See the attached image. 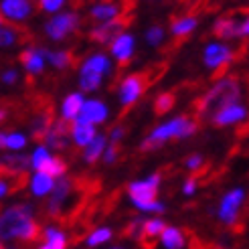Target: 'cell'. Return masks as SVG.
Masks as SVG:
<instances>
[{"label": "cell", "mask_w": 249, "mask_h": 249, "mask_svg": "<svg viewBox=\"0 0 249 249\" xmlns=\"http://www.w3.org/2000/svg\"><path fill=\"white\" fill-rule=\"evenodd\" d=\"M8 195V180H0V198Z\"/></svg>", "instance_id": "cell-44"}, {"label": "cell", "mask_w": 249, "mask_h": 249, "mask_svg": "<svg viewBox=\"0 0 249 249\" xmlns=\"http://www.w3.org/2000/svg\"><path fill=\"white\" fill-rule=\"evenodd\" d=\"M24 144H27V140H24V136L15 132V134H8L6 138V148L8 150H20V148H24Z\"/></svg>", "instance_id": "cell-34"}, {"label": "cell", "mask_w": 249, "mask_h": 249, "mask_svg": "<svg viewBox=\"0 0 249 249\" xmlns=\"http://www.w3.org/2000/svg\"><path fill=\"white\" fill-rule=\"evenodd\" d=\"M164 229H166L164 221H160V219H148V221H144V225H142V231L138 235V241L146 249H152L154 239L158 237V235H162Z\"/></svg>", "instance_id": "cell-16"}, {"label": "cell", "mask_w": 249, "mask_h": 249, "mask_svg": "<svg viewBox=\"0 0 249 249\" xmlns=\"http://www.w3.org/2000/svg\"><path fill=\"white\" fill-rule=\"evenodd\" d=\"M73 136V122L67 120H55L49 134L45 136V148H51V150H67L69 148V140Z\"/></svg>", "instance_id": "cell-11"}, {"label": "cell", "mask_w": 249, "mask_h": 249, "mask_svg": "<svg viewBox=\"0 0 249 249\" xmlns=\"http://www.w3.org/2000/svg\"><path fill=\"white\" fill-rule=\"evenodd\" d=\"M18 59H20L22 67L29 71V75H33V73H41V71H43V65H45L43 49H24Z\"/></svg>", "instance_id": "cell-20"}, {"label": "cell", "mask_w": 249, "mask_h": 249, "mask_svg": "<svg viewBox=\"0 0 249 249\" xmlns=\"http://www.w3.org/2000/svg\"><path fill=\"white\" fill-rule=\"evenodd\" d=\"M81 122L85 124H99V122H104L107 118V107L106 104H102L99 99H89V102H85L83 104V109H81V114H79Z\"/></svg>", "instance_id": "cell-15"}, {"label": "cell", "mask_w": 249, "mask_h": 249, "mask_svg": "<svg viewBox=\"0 0 249 249\" xmlns=\"http://www.w3.org/2000/svg\"><path fill=\"white\" fill-rule=\"evenodd\" d=\"M160 180H162V172H154L148 178L136 180L128 186V195L140 211H148V213H164V205L156 201Z\"/></svg>", "instance_id": "cell-4"}, {"label": "cell", "mask_w": 249, "mask_h": 249, "mask_svg": "<svg viewBox=\"0 0 249 249\" xmlns=\"http://www.w3.org/2000/svg\"><path fill=\"white\" fill-rule=\"evenodd\" d=\"M162 39H164V29L162 27H158V24H154L152 29H148V33H146V41L150 43V45H160L162 43Z\"/></svg>", "instance_id": "cell-33"}, {"label": "cell", "mask_w": 249, "mask_h": 249, "mask_svg": "<svg viewBox=\"0 0 249 249\" xmlns=\"http://www.w3.org/2000/svg\"><path fill=\"white\" fill-rule=\"evenodd\" d=\"M43 57L47 61H51L57 69H71L77 65V59L73 51H45L43 49Z\"/></svg>", "instance_id": "cell-21"}, {"label": "cell", "mask_w": 249, "mask_h": 249, "mask_svg": "<svg viewBox=\"0 0 249 249\" xmlns=\"http://www.w3.org/2000/svg\"><path fill=\"white\" fill-rule=\"evenodd\" d=\"M109 69V61L104 53H95L83 63L81 67V77H79V85L83 91H93L102 83V77Z\"/></svg>", "instance_id": "cell-7"}, {"label": "cell", "mask_w": 249, "mask_h": 249, "mask_svg": "<svg viewBox=\"0 0 249 249\" xmlns=\"http://www.w3.org/2000/svg\"><path fill=\"white\" fill-rule=\"evenodd\" d=\"M2 22H4V20H2V15H0V24H2Z\"/></svg>", "instance_id": "cell-47"}, {"label": "cell", "mask_w": 249, "mask_h": 249, "mask_svg": "<svg viewBox=\"0 0 249 249\" xmlns=\"http://www.w3.org/2000/svg\"><path fill=\"white\" fill-rule=\"evenodd\" d=\"M144 221L146 219H142V217H136V219H132L126 227H124V231H122V237H134V239H138V235H140V231H142V225H144Z\"/></svg>", "instance_id": "cell-30"}, {"label": "cell", "mask_w": 249, "mask_h": 249, "mask_svg": "<svg viewBox=\"0 0 249 249\" xmlns=\"http://www.w3.org/2000/svg\"><path fill=\"white\" fill-rule=\"evenodd\" d=\"M111 237V229H107V227H99V229H95L89 237H87V245L89 247H95V245H99V243H106L107 239Z\"/></svg>", "instance_id": "cell-31"}, {"label": "cell", "mask_w": 249, "mask_h": 249, "mask_svg": "<svg viewBox=\"0 0 249 249\" xmlns=\"http://www.w3.org/2000/svg\"><path fill=\"white\" fill-rule=\"evenodd\" d=\"M77 27H79V17L75 15V12H67V15H59L53 20H49L45 31L51 39L61 41V39H65L67 35L75 33Z\"/></svg>", "instance_id": "cell-12"}, {"label": "cell", "mask_w": 249, "mask_h": 249, "mask_svg": "<svg viewBox=\"0 0 249 249\" xmlns=\"http://www.w3.org/2000/svg\"><path fill=\"white\" fill-rule=\"evenodd\" d=\"M247 118V107L241 104H233L227 106L225 109H221L219 114L213 118L215 126H233V124H239Z\"/></svg>", "instance_id": "cell-14"}, {"label": "cell", "mask_w": 249, "mask_h": 249, "mask_svg": "<svg viewBox=\"0 0 249 249\" xmlns=\"http://www.w3.org/2000/svg\"><path fill=\"white\" fill-rule=\"evenodd\" d=\"M6 116H8V114H6V109H0V122H4Z\"/></svg>", "instance_id": "cell-46"}, {"label": "cell", "mask_w": 249, "mask_h": 249, "mask_svg": "<svg viewBox=\"0 0 249 249\" xmlns=\"http://www.w3.org/2000/svg\"><path fill=\"white\" fill-rule=\"evenodd\" d=\"M239 99H241V83L235 77H221L201 99H196L195 109L198 118L213 120L227 106L239 104Z\"/></svg>", "instance_id": "cell-1"}, {"label": "cell", "mask_w": 249, "mask_h": 249, "mask_svg": "<svg viewBox=\"0 0 249 249\" xmlns=\"http://www.w3.org/2000/svg\"><path fill=\"white\" fill-rule=\"evenodd\" d=\"M198 130V122L189 118V116H178L174 118L166 124H162V126H158L148 138L142 142V150L148 152V150H158L160 146H162L164 142L168 140H180V138H189V136H193L195 132Z\"/></svg>", "instance_id": "cell-2"}, {"label": "cell", "mask_w": 249, "mask_h": 249, "mask_svg": "<svg viewBox=\"0 0 249 249\" xmlns=\"http://www.w3.org/2000/svg\"><path fill=\"white\" fill-rule=\"evenodd\" d=\"M174 104H177V97H174L172 91L160 93V95L154 99V114H156V116H164V114H168V111L174 107Z\"/></svg>", "instance_id": "cell-29"}, {"label": "cell", "mask_w": 249, "mask_h": 249, "mask_svg": "<svg viewBox=\"0 0 249 249\" xmlns=\"http://www.w3.org/2000/svg\"><path fill=\"white\" fill-rule=\"evenodd\" d=\"M122 0H118V2H114V4H102L99 2L95 8H91L89 10V22H107V20H111V18H116V17H120L122 15Z\"/></svg>", "instance_id": "cell-17"}, {"label": "cell", "mask_w": 249, "mask_h": 249, "mask_svg": "<svg viewBox=\"0 0 249 249\" xmlns=\"http://www.w3.org/2000/svg\"><path fill=\"white\" fill-rule=\"evenodd\" d=\"M47 158H49V152H47V148H45V146H39V148H36V150H35V154L31 156V166H33V168H36V170H39V168H41V164L45 162Z\"/></svg>", "instance_id": "cell-35"}, {"label": "cell", "mask_w": 249, "mask_h": 249, "mask_svg": "<svg viewBox=\"0 0 249 249\" xmlns=\"http://www.w3.org/2000/svg\"><path fill=\"white\" fill-rule=\"evenodd\" d=\"M65 245H67V237L61 231H57L51 237H47V241L41 245V249H65Z\"/></svg>", "instance_id": "cell-32"}, {"label": "cell", "mask_w": 249, "mask_h": 249, "mask_svg": "<svg viewBox=\"0 0 249 249\" xmlns=\"http://www.w3.org/2000/svg\"><path fill=\"white\" fill-rule=\"evenodd\" d=\"M67 162L63 158H53V156H49L45 162L41 164L39 172L47 174V177H51V178H59V177H63V174L67 172Z\"/></svg>", "instance_id": "cell-24"}, {"label": "cell", "mask_w": 249, "mask_h": 249, "mask_svg": "<svg viewBox=\"0 0 249 249\" xmlns=\"http://www.w3.org/2000/svg\"><path fill=\"white\" fill-rule=\"evenodd\" d=\"M196 24H198V17L186 12V15H182V17L172 18L170 29H172V35L177 36V39H186V36L196 29Z\"/></svg>", "instance_id": "cell-18"}, {"label": "cell", "mask_w": 249, "mask_h": 249, "mask_svg": "<svg viewBox=\"0 0 249 249\" xmlns=\"http://www.w3.org/2000/svg\"><path fill=\"white\" fill-rule=\"evenodd\" d=\"M0 215H2V209H0Z\"/></svg>", "instance_id": "cell-49"}, {"label": "cell", "mask_w": 249, "mask_h": 249, "mask_svg": "<svg viewBox=\"0 0 249 249\" xmlns=\"http://www.w3.org/2000/svg\"><path fill=\"white\" fill-rule=\"evenodd\" d=\"M2 8L4 17L12 18V20H22L31 15V2L29 0H2Z\"/></svg>", "instance_id": "cell-19"}, {"label": "cell", "mask_w": 249, "mask_h": 249, "mask_svg": "<svg viewBox=\"0 0 249 249\" xmlns=\"http://www.w3.org/2000/svg\"><path fill=\"white\" fill-rule=\"evenodd\" d=\"M65 0H39V10H45V12H55L63 6Z\"/></svg>", "instance_id": "cell-38"}, {"label": "cell", "mask_w": 249, "mask_h": 249, "mask_svg": "<svg viewBox=\"0 0 249 249\" xmlns=\"http://www.w3.org/2000/svg\"><path fill=\"white\" fill-rule=\"evenodd\" d=\"M134 22V15L132 12H122L120 17L116 18H111L107 22H102V24H97V27H93L89 31V41L93 43H111V41H116L120 35H124V31H126L130 24Z\"/></svg>", "instance_id": "cell-6"}, {"label": "cell", "mask_w": 249, "mask_h": 249, "mask_svg": "<svg viewBox=\"0 0 249 249\" xmlns=\"http://www.w3.org/2000/svg\"><path fill=\"white\" fill-rule=\"evenodd\" d=\"M95 136H97V132H95L93 124H85L81 120L73 122V140H75L77 146H87Z\"/></svg>", "instance_id": "cell-23"}, {"label": "cell", "mask_w": 249, "mask_h": 249, "mask_svg": "<svg viewBox=\"0 0 249 249\" xmlns=\"http://www.w3.org/2000/svg\"><path fill=\"white\" fill-rule=\"evenodd\" d=\"M134 36L132 35H120L116 41H111L109 49H111V55L118 59V73H122L130 65V59H132V53H134Z\"/></svg>", "instance_id": "cell-13"}, {"label": "cell", "mask_w": 249, "mask_h": 249, "mask_svg": "<svg viewBox=\"0 0 249 249\" xmlns=\"http://www.w3.org/2000/svg\"><path fill=\"white\" fill-rule=\"evenodd\" d=\"M122 136H124V128H114L111 130V142H118L120 144V140H122Z\"/></svg>", "instance_id": "cell-42"}, {"label": "cell", "mask_w": 249, "mask_h": 249, "mask_svg": "<svg viewBox=\"0 0 249 249\" xmlns=\"http://www.w3.org/2000/svg\"><path fill=\"white\" fill-rule=\"evenodd\" d=\"M243 201H245V191L243 189L229 191L225 196L221 198V205H219V211H217L219 219L225 223V225H235L237 219H239V211L243 207Z\"/></svg>", "instance_id": "cell-10"}, {"label": "cell", "mask_w": 249, "mask_h": 249, "mask_svg": "<svg viewBox=\"0 0 249 249\" xmlns=\"http://www.w3.org/2000/svg\"><path fill=\"white\" fill-rule=\"evenodd\" d=\"M203 61L215 75H219V73H223L235 61V51L231 47L223 45V43H211L205 49Z\"/></svg>", "instance_id": "cell-8"}, {"label": "cell", "mask_w": 249, "mask_h": 249, "mask_svg": "<svg viewBox=\"0 0 249 249\" xmlns=\"http://www.w3.org/2000/svg\"><path fill=\"white\" fill-rule=\"evenodd\" d=\"M31 205H15L0 215V237L2 239H20L24 229L33 221Z\"/></svg>", "instance_id": "cell-5"}, {"label": "cell", "mask_w": 249, "mask_h": 249, "mask_svg": "<svg viewBox=\"0 0 249 249\" xmlns=\"http://www.w3.org/2000/svg\"><path fill=\"white\" fill-rule=\"evenodd\" d=\"M166 71V65H152L144 71H138V73H132L120 83V99H122V106L124 107H132L138 99L146 93V89L150 87L152 83H156L162 73Z\"/></svg>", "instance_id": "cell-3"}, {"label": "cell", "mask_w": 249, "mask_h": 249, "mask_svg": "<svg viewBox=\"0 0 249 249\" xmlns=\"http://www.w3.org/2000/svg\"><path fill=\"white\" fill-rule=\"evenodd\" d=\"M120 144L118 142H111V146L109 148H106V152H104V162L106 164H114L116 160H118V156H120Z\"/></svg>", "instance_id": "cell-36"}, {"label": "cell", "mask_w": 249, "mask_h": 249, "mask_svg": "<svg viewBox=\"0 0 249 249\" xmlns=\"http://www.w3.org/2000/svg\"><path fill=\"white\" fill-rule=\"evenodd\" d=\"M2 79H4V83H15L18 79V73L15 69H10V71H6L4 75H2Z\"/></svg>", "instance_id": "cell-41"}, {"label": "cell", "mask_w": 249, "mask_h": 249, "mask_svg": "<svg viewBox=\"0 0 249 249\" xmlns=\"http://www.w3.org/2000/svg\"><path fill=\"white\" fill-rule=\"evenodd\" d=\"M160 243L166 249H182L184 247V235L177 227H166L160 235Z\"/></svg>", "instance_id": "cell-26"}, {"label": "cell", "mask_w": 249, "mask_h": 249, "mask_svg": "<svg viewBox=\"0 0 249 249\" xmlns=\"http://www.w3.org/2000/svg\"><path fill=\"white\" fill-rule=\"evenodd\" d=\"M12 43H17V35L12 29L0 31V47H10Z\"/></svg>", "instance_id": "cell-39"}, {"label": "cell", "mask_w": 249, "mask_h": 249, "mask_svg": "<svg viewBox=\"0 0 249 249\" xmlns=\"http://www.w3.org/2000/svg\"><path fill=\"white\" fill-rule=\"evenodd\" d=\"M0 164L15 170V172H27V168L31 166V156L27 154H10V156H2Z\"/></svg>", "instance_id": "cell-27"}, {"label": "cell", "mask_w": 249, "mask_h": 249, "mask_svg": "<svg viewBox=\"0 0 249 249\" xmlns=\"http://www.w3.org/2000/svg\"><path fill=\"white\" fill-rule=\"evenodd\" d=\"M0 249H4V247H2V243H0Z\"/></svg>", "instance_id": "cell-48"}, {"label": "cell", "mask_w": 249, "mask_h": 249, "mask_svg": "<svg viewBox=\"0 0 249 249\" xmlns=\"http://www.w3.org/2000/svg\"><path fill=\"white\" fill-rule=\"evenodd\" d=\"M195 189H196V177H191L189 180L184 182L182 193H184V195H193V193H195Z\"/></svg>", "instance_id": "cell-40"}, {"label": "cell", "mask_w": 249, "mask_h": 249, "mask_svg": "<svg viewBox=\"0 0 249 249\" xmlns=\"http://www.w3.org/2000/svg\"><path fill=\"white\" fill-rule=\"evenodd\" d=\"M83 104H85V99H83L81 93H69L65 97V102H63V107H61V111H63V120L73 122L75 118H79Z\"/></svg>", "instance_id": "cell-22"}, {"label": "cell", "mask_w": 249, "mask_h": 249, "mask_svg": "<svg viewBox=\"0 0 249 249\" xmlns=\"http://www.w3.org/2000/svg\"><path fill=\"white\" fill-rule=\"evenodd\" d=\"M6 138H8V134L6 132H0V150L6 148Z\"/></svg>", "instance_id": "cell-45"}, {"label": "cell", "mask_w": 249, "mask_h": 249, "mask_svg": "<svg viewBox=\"0 0 249 249\" xmlns=\"http://www.w3.org/2000/svg\"><path fill=\"white\" fill-rule=\"evenodd\" d=\"M53 186H55V178L47 177V174H43V172L35 174L33 180H31V189H33V193L36 196H45L47 193H51Z\"/></svg>", "instance_id": "cell-28"}, {"label": "cell", "mask_w": 249, "mask_h": 249, "mask_svg": "<svg viewBox=\"0 0 249 249\" xmlns=\"http://www.w3.org/2000/svg\"><path fill=\"white\" fill-rule=\"evenodd\" d=\"M184 166L189 170H193V172H201V168H203V156H198V154L189 156L184 160Z\"/></svg>", "instance_id": "cell-37"}, {"label": "cell", "mask_w": 249, "mask_h": 249, "mask_svg": "<svg viewBox=\"0 0 249 249\" xmlns=\"http://www.w3.org/2000/svg\"><path fill=\"white\" fill-rule=\"evenodd\" d=\"M239 36H249V12H247V17H245V20L241 24V35Z\"/></svg>", "instance_id": "cell-43"}, {"label": "cell", "mask_w": 249, "mask_h": 249, "mask_svg": "<svg viewBox=\"0 0 249 249\" xmlns=\"http://www.w3.org/2000/svg\"><path fill=\"white\" fill-rule=\"evenodd\" d=\"M247 12H249V8H239V10H231L227 15H223L213 24V35L221 36V39H235V36H239L241 24L247 17Z\"/></svg>", "instance_id": "cell-9"}, {"label": "cell", "mask_w": 249, "mask_h": 249, "mask_svg": "<svg viewBox=\"0 0 249 249\" xmlns=\"http://www.w3.org/2000/svg\"><path fill=\"white\" fill-rule=\"evenodd\" d=\"M104 152H106V136H95V138L87 144V150L83 152V158H85L87 164H95Z\"/></svg>", "instance_id": "cell-25"}]
</instances>
